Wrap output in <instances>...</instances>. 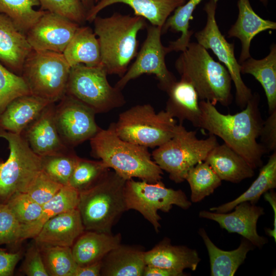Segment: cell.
<instances>
[{"label":"cell","instance_id":"obj_1","mask_svg":"<svg viewBox=\"0 0 276 276\" xmlns=\"http://www.w3.org/2000/svg\"><path fill=\"white\" fill-rule=\"evenodd\" d=\"M260 100L259 94L254 93L244 109L234 114L220 112L208 101L199 102L201 117L198 127L221 138L254 169L262 166V156L266 153L257 141L264 122L259 109Z\"/></svg>","mask_w":276,"mask_h":276},{"label":"cell","instance_id":"obj_2","mask_svg":"<svg viewBox=\"0 0 276 276\" xmlns=\"http://www.w3.org/2000/svg\"><path fill=\"white\" fill-rule=\"evenodd\" d=\"M89 141L92 155L125 180L135 177L150 183L161 180L163 170L153 160L148 148L120 138L113 123L107 129L101 128Z\"/></svg>","mask_w":276,"mask_h":276},{"label":"cell","instance_id":"obj_3","mask_svg":"<svg viewBox=\"0 0 276 276\" xmlns=\"http://www.w3.org/2000/svg\"><path fill=\"white\" fill-rule=\"evenodd\" d=\"M93 22L99 42L102 65L108 75L122 77L137 54V34L147 27L146 19L115 12L108 17L97 15Z\"/></svg>","mask_w":276,"mask_h":276},{"label":"cell","instance_id":"obj_4","mask_svg":"<svg viewBox=\"0 0 276 276\" xmlns=\"http://www.w3.org/2000/svg\"><path fill=\"white\" fill-rule=\"evenodd\" d=\"M181 79L189 82L201 100L224 106L232 102V78L227 69L214 60L197 42H189L175 62Z\"/></svg>","mask_w":276,"mask_h":276},{"label":"cell","instance_id":"obj_5","mask_svg":"<svg viewBox=\"0 0 276 276\" xmlns=\"http://www.w3.org/2000/svg\"><path fill=\"white\" fill-rule=\"evenodd\" d=\"M126 180L110 171L93 187L79 192L77 209L85 230L111 233V228L127 211Z\"/></svg>","mask_w":276,"mask_h":276},{"label":"cell","instance_id":"obj_6","mask_svg":"<svg viewBox=\"0 0 276 276\" xmlns=\"http://www.w3.org/2000/svg\"><path fill=\"white\" fill-rule=\"evenodd\" d=\"M218 144L216 136L210 134L199 139L195 131H189L182 123L177 124L173 136L152 153L153 160L169 173L176 183L185 180L188 171L204 161L211 150Z\"/></svg>","mask_w":276,"mask_h":276},{"label":"cell","instance_id":"obj_7","mask_svg":"<svg viewBox=\"0 0 276 276\" xmlns=\"http://www.w3.org/2000/svg\"><path fill=\"white\" fill-rule=\"evenodd\" d=\"M176 121L167 111L156 112L149 104L132 106L121 113L114 129L125 141L147 148L159 147L174 135Z\"/></svg>","mask_w":276,"mask_h":276},{"label":"cell","instance_id":"obj_8","mask_svg":"<svg viewBox=\"0 0 276 276\" xmlns=\"http://www.w3.org/2000/svg\"><path fill=\"white\" fill-rule=\"evenodd\" d=\"M70 69L62 53L32 50L21 76L31 94L55 103L65 95Z\"/></svg>","mask_w":276,"mask_h":276},{"label":"cell","instance_id":"obj_9","mask_svg":"<svg viewBox=\"0 0 276 276\" xmlns=\"http://www.w3.org/2000/svg\"><path fill=\"white\" fill-rule=\"evenodd\" d=\"M102 65L89 66L79 64L71 67L65 95L91 108L96 113H105L126 103L122 90L112 86Z\"/></svg>","mask_w":276,"mask_h":276},{"label":"cell","instance_id":"obj_10","mask_svg":"<svg viewBox=\"0 0 276 276\" xmlns=\"http://www.w3.org/2000/svg\"><path fill=\"white\" fill-rule=\"evenodd\" d=\"M9 149L7 159L0 162V198L8 200L13 194L26 193L42 170V157L31 149L21 134L0 131Z\"/></svg>","mask_w":276,"mask_h":276},{"label":"cell","instance_id":"obj_11","mask_svg":"<svg viewBox=\"0 0 276 276\" xmlns=\"http://www.w3.org/2000/svg\"><path fill=\"white\" fill-rule=\"evenodd\" d=\"M125 197L128 210L132 209L140 213L157 233L160 227L158 210L168 213L173 205L187 210L192 204L182 191L167 188L161 180L150 183L127 180Z\"/></svg>","mask_w":276,"mask_h":276},{"label":"cell","instance_id":"obj_12","mask_svg":"<svg viewBox=\"0 0 276 276\" xmlns=\"http://www.w3.org/2000/svg\"><path fill=\"white\" fill-rule=\"evenodd\" d=\"M219 0H210L204 10L207 19L204 27L196 32L194 36L197 42L206 50H211L228 72L236 88V102L244 108L252 96L251 89L241 78L240 64L235 56V45L228 42L221 33L216 19V11Z\"/></svg>","mask_w":276,"mask_h":276},{"label":"cell","instance_id":"obj_13","mask_svg":"<svg viewBox=\"0 0 276 276\" xmlns=\"http://www.w3.org/2000/svg\"><path fill=\"white\" fill-rule=\"evenodd\" d=\"M146 28V37L134 62L114 86L122 90L131 80L145 74H153L158 81L159 88L166 92L177 81L165 62V57L170 51L162 43V27L151 25Z\"/></svg>","mask_w":276,"mask_h":276},{"label":"cell","instance_id":"obj_14","mask_svg":"<svg viewBox=\"0 0 276 276\" xmlns=\"http://www.w3.org/2000/svg\"><path fill=\"white\" fill-rule=\"evenodd\" d=\"M55 105V120L58 133L69 148L90 140L100 130L96 113L76 98L65 95Z\"/></svg>","mask_w":276,"mask_h":276},{"label":"cell","instance_id":"obj_15","mask_svg":"<svg viewBox=\"0 0 276 276\" xmlns=\"http://www.w3.org/2000/svg\"><path fill=\"white\" fill-rule=\"evenodd\" d=\"M79 26L63 16L45 11L26 36L33 50L63 53Z\"/></svg>","mask_w":276,"mask_h":276},{"label":"cell","instance_id":"obj_16","mask_svg":"<svg viewBox=\"0 0 276 276\" xmlns=\"http://www.w3.org/2000/svg\"><path fill=\"white\" fill-rule=\"evenodd\" d=\"M231 213H217L207 211L199 212L201 218L214 220L221 228L229 233H237L259 248L267 243L266 238L260 236L257 231L259 218L264 214L263 208L248 201L237 204Z\"/></svg>","mask_w":276,"mask_h":276},{"label":"cell","instance_id":"obj_17","mask_svg":"<svg viewBox=\"0 0 276 276\" xmlns=\"http://www.w3.org/2000/svg\"><path fill=\"white\" fill-rule=\"evenodd\" d=\"M55 109V103L49 104L21 134L32 150L41 157L72 149L65 145L58 133Z\"/></svg>","mask_w":276,"mask_h":276},{"label":"cell","instance_id":"obj_18","mask_svg":"<svg viewBox=\"0 0 276 276\" xmlns=\"http://www.w3.org/2000/svg\"><path fill=\"white\" fill-rule=\"evenodd\" d=\"M85 230L77 208L48 220L34 238L38 245L71 247Z\"/></svg>","mask_w":276,"mask_h":276},{"label":"cell","instance_id":"obj_19","mask_svg":"<svg viewBox=\"0 0 276 276\" xmlns=\"http://www.w3.org/2000/svg\"><path fill=\"white\" fill-rule=\"evenodd\" d=\"M32 51L26 34L8 16L0 13V62L21 76L24 62Z\"/></svg>","mask_w":276,"mask_h":276},{"label":"cell","instance_id":"obj_20","mask_svg":"<svg viewBox=\"0 0 276 276\" xmlns=\"http://www.w3.org/2000/svg\"><path fill=\"white\" fill-rule=\"evenodd\" d=\"M186 0H99L87 12L86 21L93 22L103 9L116 3L130 7L134 15L148 20L151 25L163 27L171 14Z\"/></svg>","mask_w":276,"mask_h":276},{"label":"cell","instance_id":"obj_21","mask_svg":"<svg viewBox=\"0 0 276 276\" xmlns=\"http://www.w3.org/2000/svg\"><path fill=\"white\" fill-rule=\"evenodd\" d=\"M238 18L227 32V37L238 38L241 44L239 64L251 57V41L258 34L267 30H275L276 22L264 19L253 10L249 0H238Z\"/></svg>","mask_w":276,"mask_h":276},{"label":"cell","instance_id":"obj_22","mask_svg":"<svg viewBox=\"0 0 276 276\" xmlns=\"http://www.w3.org/2000/svg\"><path fill=\"white\" fill-rule=\"evenodd\" d=\"M50 103L32 94L15 98L0 114V131L21 134Z\"/></svg>","mask_w":276,"mask_h":276},{"label":"cell","instance_id":"obj_23","mask_svg":"<svg viewBox=\"0 0 276 276\" xmlns=\"http://www.w3.org/2000/svg\"><path fill=\"white\" fill-rule=\"evenodd\" d=\"M200 260L196 250L185 246L173 245L168 239L144 252L146 265L180 272L186 268L195 271Z\"/></svg>","mask_w":276,"mask_h":276},{"label":"cell","instance_id":"obj_24","mask_svg":"<svg viewBox=\"0 0 276 276\" xmlns=\"http://www.w3.org/2000/svg\"><path fill=\"white\" fill-rule=\"evenodd\" d=\"M204 161L221 180L238 183L255 175L254 169L247 161L224 143L213 148Z\"/></svg>","mask_w":276,"mask_h":276},{"label":"cell","instance_id":"obj_25","mask_svg":"<svg viewBox=\"0 0 276 276\" xmlns=\"http://www.w3.org/2000/svg\"><path fill=\"white\" fill-rule=\"evenodd\" d=\"M120 234L113 235L88 231L83 233L72 248L74 259L78 266H85L102 261L111 250L121 244Z\"/></svg>","mask_w":276,"mask_h":276},{"label":"cell","instance_id":"obj_26","mask_svg":"<svg viewBox=\"0 0 276 276\" xmlns=\"http://www.w3.org/2000/svg\"><path fill=\"white\" fill-rule=\"evenodd\" d=\"M168 98L165 110L179 123L187 120L198 127L201 117L198 94L188 82L181 79L175 82L166 91Z\"/></svg>","mask_w":276,"mask_h":276},{"label":"cell","instance_id":"obj_27","mask_svg":"<svg viewBox=\"0 0 276 276\" xmlns=\"http://www.w3.org/2000/svg\"><path fill=\"white\" fill-rule=\"evenodd\" d=\"M146 266L144 251L120 244L102 260L101 275L143 276Z\"/></svg>","mask_w":276,"mask_h":276},{"label":"cell","instance_id":"obj_28","mask_svg":"<svg viewBox=\"0 0 276 276\" xmlns=\"http://www.w3.org/2000/svg\"><path fill=\"white\" fill-rule=\"evenodd\" d=\"M208 252L212 276H233L246 258L254 245L245 238L242 239L239 246L231 251L219 248L211 240L203 228L199 229Z\"/></svg>","mask_w":276,"mask_h":276},{"label":"cell","instance_id":"obj_29","mask_svg":"<svg viewBox=\"0 0 276 276\" xmlns=\"http://www.w3.org/2000/svg\"><path fill=\"white\" fill-rule=\"evenodd\" d=\"M62 54L71 67L79 64H102L99 40L88 26L78 27Z\"/></svg>","mask_w":276,"mask_h":276},{"label":"cell","instance_id":"obj_30","mask_svg":"<svg viewBox=\"0 0 276 276\" xmlns=\"http://www.w3.org/2000/svg\"><path fill=\"white\" fill-rule=\"evenodd\" d=\"M241 73L254 76L263 87L269 113L276 110V45L270 47L269 54L261 59L249 57L241 63Z\"/></svg>","mask_w":276,"mask_h":276},{"label":"cell","instance_id":"obj_31","mask_svg":"<svg viewBox=\"0 0 276 276\" xmlns=\"http://www.w3.org/2000/svg\"><path fill=\"white\" fill-rule=\"evenodd\" d=\"M79 192L70 186H64L50 201L42 205L39 217L34 222L22 227L21 241L34 238L43 225L51 218L77 208Z\"/></svg>","mask_w":276,"mask_h":276},{"label":"cell","instance_id":"obj_32","mask_svg":"<svg viewBox=\"0 0 276 276\" xmlns=\"http://www.w3.org/2000/svg\"><path fill=\"white\" fill-rule=\"evenodd\" d=\"M276 188V151L270 155L267 163L261 168L259 174L248 189L236 199L210 209L211 211L227 213L239 203L248 201L256 204L262 195Z\"/></svg>","mask_w":276,"mask_h":276},{"label":"cell","instance_id":"obj_33","mask_svg":"<svg viewBox=\"0 0 276 276\" xmlns=\"http://www.w3.org/2000/svg\"><path fill=\"white\" fill-rule=\"evenodd\" d=\"M202 0H188L177 7L170 15L162 27V34L168 30L177 33L180 36L176 40L171 41L168 46L170 52H183L190 42L193 32L189 30V21L192 18L193 13L197 6Z\"/></svg>","mask_w":276,"mask_h":276},{"label":"cell","instance_id":"obj_34","mask_svg":"<svg viewBox=\"0 0 276 276\" xmlns=\"http://www.w3.org/2000/svg\"><path fill=\"white\" fill-rule=\"evenodd\" d=\"M38 5V0H0V13L8 16L26 34L45 13L34 9Z\"/></svg>","mask_w":276,"mask_h":276},{"label":"cell","instance_id":"obj_35","mask_svg":"<svg viewBox=\"0 0 276 276\" xmlns=\"http://www.w3.org/2000/svg\"><path fill=\"white\" fill-rule=\"evenodd\" d=\"M191 191L193 202L201 201L212 194L221 185V180L205 161L197 163L188 171L186 179Z\"/></svg>","mask_w":276,"mask_h":276},{"label":"cell","instance_id":"obj_36","mask_svg":"<svg viewBox=\"0 0 276 276\" xmlns=\"http://www.w3.org/2000/svg\"><path fill=\"white\" fill-rule=\"evenodd\" d=\"M41 247V255L49 275L74 276L78 265L74 259L71 247Z\"/></svg>","mask_w":276,"mask_h":276},{"label":"cell","instance_id":"obj_37","mask_svg":"<svg viewBox=\"0 0 276 276\" xmlns=\"http://www.w3.org/2000/svg\"><path fill=\"white\" fill-rule=\"evenodd\" d=\"M42 157V170L53 180L68 186L79 158L73 148L62 153Z\"/></svg>","mask_w":276,"mask_h":276},{"label":"cell","instance_id":"obj_38","mask_svg":"<svg viewBox=\"0 0 276 276\" xmlns=\"http://www.w3.org/2000/svg\"><path fill=\"white\" fill-rule=\"evenodd\" d=\"M101 161H95L79 157L68 186L79 192L86 190L98 183L108 172Z\"/></svg>","mask_w":276,"mask_h":276},{"label":"cell","instance_id":"obj_39","mask_svg":"<svg viewBox=\"0 0 276 276\" xmlns=\"http://www.w3.org/2000/svg\"><path fill=\"white\" fill-rule=\"evenodd\" d=\"M31 94L21 76L11 72L0 62V114L14 99Z\"/></svg>","mask_w":276,"mask_h":276},{"label":"cell","instance_id":"obj_40","mask_svg":"<svg viewBox=\"0 0 276 276\" xmlns=\"http://www.w3.org/2000/svg\"><path fill=\"white\" fill-rule=\"evenodd\" d=\"M6 203L22 226L37 220L42 211V205L33 200L26 193L13 194Z\"/></svg>","mask_w":276,"mask_h":276},{"label":"cell","instance_id":"obj_41","mask_svg":"<svg viewBox=\"0 0 276 276\" xmlns=\"http://www.w3.org/2000/svg\"><path fill=\"white\" fill-rule=\"evenodd\" d=\"M42 10H46L81 24L86 21L87 11L79 0H38Z\"/></svg>","mask_w":276,"mask_h":276},{"label":"cell","instance_id":"obj_42","mask_svg":"<svg viewBox=\"0 0 276 276\" xmlns=\"http://www.w3.org/2000/svg\"><path fill=\"white\" fill-rule=\"evenodd\" d=\"M63 186L51 179L41 170L26 193L33 200L43 205L53 198Z\"/></svg>","mask_w":276,"mask_h":276},{"label":"cell","instance_id":"obj_43","mask_svg":"<svg viewBox=\"0 0 276 276\" xmlns=\"http://www.w3.org/2000/svg\"><path fill=\"white\" fill-rule=\"evenodd\" d=\"M22 227L7 203L0 202V245L21 241Z\"/></svg>","mask_w":276,"mask_h":276},{"label":"cell","instance_id":"obj_44","mask_svg":"<svg viewBox=\"0 0 276 276\" xmlns=\"http://www.w3.org/2000/svg\"><path fill=\"white\" fill-rule=\"evenodd\" d=\"M259 137L266 153L276 151V110L264 121Z\"/></svg>","mask_w":276,"mask_h":276},{"label":"cell","instance_id":"obj_45","mask_svg":"<svg viewBox=\"0 0 276 276\" xmlns=\"http://www.w3.org/2000/svg\"><path fill=\"white\" fill-rule=\"evenodd\" d=\"M24 267V271L29 276H48L41 253L36 248H31L28 252Z\"/></svg>","mask_w":276,"mask_h":276},{"label":"cell","instance_id":"obj_46","mask_svg":"<svg viewBox=\"0 0 276 276\" xmlns=\"http://www.w3.org/2000/svg\"><path fill=\"white\" fill-rule=\"evenodd\" d=\"M20 258V254L19 252L8 253L0 250V276L12 275Z\"/></svg>","mask_w":276,"mask_h":276},{"label":"cell","instance_id":"obj_47","mask_svg":"<svg viewBox=\"0 0 276 276\" xmlns=\"http://www.w3.org/2000/svg\"><path fill=\"white\" fill-rule=\"evenodd\" d=\"M183 272L155 266H145L143 276H183Z\"/></svg>","mask_w":276,"mask_h":276},{"label":"cell","instance_id":"obj_48","mask_svg":"<svg viewBox=\"0 0 276 276\" xmlns=\"http://www.w3.org/2000/svg\"><path fill=\"white\" fill-rule=\"evenodd\" d=\"M102 261L85 266H78L74 276L101 275Z\"/></svg>","mask_w":276,"mask_h":276},{"label":"cell","instance_id":"obj_49","mask_svg":"<svg viewBox=\"0 0 276 276\" xmlns=\"http://www.w3.org/2000/svg\"><path fill=\"white\" fill-rule=\"evenodd\" d=\"M86 11H89L95 4V0H79Z\"/></svg>","mask_w":276,"mask_h":276},{"label":"cell","instance_id":"obj_50","mask_svg":"<svg viewBox=\"0 0 276 276\" xmlns=\"http://www.w3.org/2000/svg\"><path fill=\"white\" fill-rule=\"evenodd\" d=\"M266 1L267 0H261V1L262 2H264Z\"/></svg>","mask_w":276,"mask_h":276},{"label":"cell","instance_id":"obj_51","mask_svg":"<svg viewBox=\"0 0 276 276\" xmlns=\"http://www.w3.org/2000/svg\"><path fill=\"white\" fill-rule=\"evenodd\" d=\"M99 0H95V4L97 3Z\"/></svg>","mask_w":276,"mask_h":276}]
</instances>
